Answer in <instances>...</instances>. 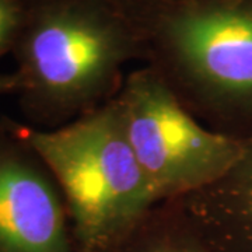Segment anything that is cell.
<instances>
[{"mask_svg": "<svg viewBox=\"0 0 252 252\" xmlns=\"http://www.w3.org/2000/svg\"><path fill=\"white\" fill-rule=\"evenodd\" d=\"M17 126L62 190L79 252H115L160 205L129 143L117 97L59 127Z\"/></svg>", "mask_w": 252, "mask_h": 252, "instance_id": "cell-3", "label": "cell"}, {"mask_svg": "<svg viewBox=\"0 0 252 252\" xmlns=\"http://www.w3.org/2000/svg\"><path fill=\"white\" fill-rule=\"evenodd\" d=\"M115 252H216L177 202L152 209Z\"/></svg>", "mask_w": 252, "mask_h": 252, "instance_id": "cell-7", "label": "cell"}, {"mask_svg": "<svg viewBox=\"0 0 252 252\" xmlns=\"http://www.w3.org/2000/svg\"><path fill=\"white\" fill-rule=\"evenodd\" d=\"M18 102L54 129L117 97L124 67L144 46L115 0H27L16 46Z\"/></svg>", "mask_w": 252, "mask_h": 252, "instance_id": "cell-1", "label": "cell"}, {"mask_svg": "<svg viewBox=\"0 0 252 252\" xmlns=\"http://www.w3.org/2000/svg\"><path fill=\"white\" fill-rule=\"evenodd\" d=\"M18 80L16 73H0V95L3 94H17Z\"/></svg>", "mask_w": 252, "mask_h": 252, "instance_id": "cell-9", "label": "cell"}, {"mask_svg": "<svg viewBox=\"0 0 252 252\" xmlns=\"http://www.w3.org/2000/svg\"><path fill=\"white\" fill-rule=\"evenodd\" d=\"M174 202L216 252H252V133L223 175Z\"/></svg>", "mask_w": 252, "mask_h": 252, "instance_id": "cell-6", "label": "cell"}, {"mask_svg": "<svg viewBox=\"0 0 252 252\" xmlns=\"http://www.w3.org/2000/svg\"><path fill=\"white\" fill-rule=\"evenodd\" d=\"M144 62L209 127L252 133V0H115Z\"/></svg>", "mask_w": 252, "mask_h": 252, "instance_id": "cell-2", "label": "cell"}, {"mask_svg": "<svg viewBox=\"0 0 252 252\" xmlns=\"http://www.w3.org/2000/svg\"><path fill=\"white\" fill-rule=\"evenodd\" d=\"M117 99L129 143L158 203L205 188L243 150L244 139L200 122L147 64L126 76Z\"/></svg>", "mask_w": 252, "mask_h": 252, "instance_id": "cell-4", "label": "cell"}, {"mask_svg": "<svg viewBox=\"0 0 252 252\" xmlns=\"http://www.w3.org/2000/svg\"><path fill=\"white\" fill-rule=\"evenodd\" d=\"M27 0H0V58L13 52L26 16Z\"/></svg>", "mask_w": 252, "mask_h": 252, "instance_id": "cell-8", "label": "cell"}, {"mask_svg": "<svg viewBox=\"0 0 252 252\" xmlns=\"http://www.w3.org/2000/svg\"><path fill=\"white\" fill-rule=\"evenodd\" d=\"M0 252H79L58 182L7 119L0 121Z\"/></svg>", "mask_w": 252, "mask_h": 252, "instance_id": "cell-5", "label": "cell"}]
</instances>
